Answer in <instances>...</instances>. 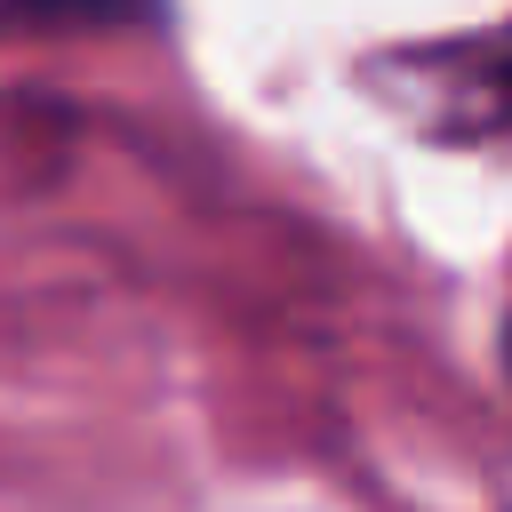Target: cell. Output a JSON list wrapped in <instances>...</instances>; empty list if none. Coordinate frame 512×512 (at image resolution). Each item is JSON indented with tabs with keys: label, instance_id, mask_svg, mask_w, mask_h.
Returning <instances> with one entry per match:
<instances>
[{
	"label": "cell",
	"instance_id": "6da1fadb",
	"mask_svg": "<svg viewBox=\"0 0 512 512\" xmlns=\"http://www.w3.org/2000/svg\"><path fill=\"white\" fill-rule=\"evenodd\" d=\"M416 72H432V88H384L392 112H408L424 136H448V144H488L496 120H504V48L496 32H472V40H448V48H408Z\"/></svg>",
	"mask_w": 512,
	"mask_h": 512
}]
</instances>
